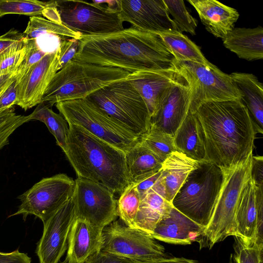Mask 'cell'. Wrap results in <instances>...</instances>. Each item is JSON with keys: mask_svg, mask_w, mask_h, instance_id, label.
I'll list each match as a JSON object with an SVG mask.
<instances>
[{"mask_svg": "<svg viewBox=\"0 0 263 263\" xmlns=\"http://www.w3.org/2000/svg\"><path fill=\"white\" fill-rule=\"evenodd\" d=\"M71 60L132 73L173 67L175 58L158 34L130 27L108 34L82 35Z\"/></svg>", "mask_w": 263, "mask_h": 263, "instance_id": "cell-1", "label": "cell"}, {"mask_svg": "<svg viewBox=\"0 0 263 263\" xmlns=\"http://www.w3.org/2000/svg\"><path fill=\"white\" fill-rule=\"evenodd\" d=\"M192 112L197 119L208 161L225 169L252 154L256 134L241 100L206 102Z\"/></svg>", "mask_w": 263, "mask_h": 263, "instance_id": "cell-2", "label": "cell"}, {"mask_svg": "<svg viewBox=\"0 0 263 263\" xmlns=\"http://www.w3.org/2000/svg\"><path fill=\"white\" fill-rule=\"evenodd\" d=\"M78 177L120 194L129 184L125 152L81 127L69 125L64 152Z\"/></svg>", "mask_w": 263, "mask_h": 263, "instance_id": "cell-3", "label": "cell"}, {"mask_svg": "<svg viewBox=\"0 0 263 263\" xmlns=\"http://www.w3.org/2000/svg\"><path fill=\"white\" fill-rule=\"evenodd\" d=\"M130 73L121 69L71 60L58 71L47 87L42 102L51 107L62 101L85 99Z\"/></svg>", "mask_w": 263, "mask_h": 263, "instance_id": "cell-4", "label": "cell"}, {"mask_svg": "<svg viewBox=\"0 0 263 263\" xmlns=\"http://www.w3.org/2000/svg\"><path fill=\"white\" fill-rule=\"evenodd\" d=\"M222 169L209 161L199 162L173 198L174 208L206 228L223 181Z\"/></svg>", "mask_w": 263, "mask_h": 263, "instance_id": "cell-5", "label": "cell"}, {"mask_svg": "<svg viewBox=\"0 0 263 263\" xmlns=\"http://www.w3.org/2000/svg\"><path fill=\"white\" fill-rule=\"evenodd\" d=\"M251 154L245 161L222 169L223 181L207 227L197 241L211 248L229 236L237 237L235 216L242 191L251 179Z\"/></svg>", "mask_w": 263, "mask_h": 263, "instance_id": "cell-6", "label": "cell"}, {"mask_svg": "<svg viewBox=\"0 0 263 263\" xmlns=\"http://www.w3.org/2000/svg\"><path fill=\"white\" fill-rule=\"evenodd\" d=\"M55 106L68 125L81 127L124 152L138 141V136L87 98L58 102Z\"/></svg>", "mask_w": 263, "mask_h": 263, "instance_id": "cell-7", "label": "cell"}, {"mask_svg": "<svg viewBox=\"0 0 263 263\" xmlns=\"http://www.w3.org/2000/svg\"><path fill=\"white\" fill-rule=\"evenodd\" d=\"M87 98L139 137L151 127V115L144 100L126 79L109 84Z\"/></svg>", "mask_w": 263, "mask_h": 263, "instance_id": "cell-8", "label": "cell"}, {"mask_svg": "<svg viewBox=\"0 0 263 263\" xmlns=\"http://www.w3.org/2000/svg\"><path fill=\"white\" fill-rule=\"evenodd\" d=\"M173 66L189 86L191 112L206 102L241 99V93L230 75L214 65L208 66L175 60Z\"/></svg>", "mask_w": 263, "mask_h": 263, "instance_id": "cell-9", "label": "cell"}, {"mask_svg": "<svg viewBox=\"0 0 263 263\" xmlns=\"http://www.w3.org/2000/svg\"><path fill=\"white\" fill-rule=\"evenodd\" d=\"M100 251L128 259L136 263H152L168 257L164 247L139 229L115 220L102 231Z\"/></svg>", "mask_w": 263, "mask_h": 263, "instance_id": "cell-10", "label": "cell"}, {"mask_svg": "<svg viewBox=\"0 0 263 263\" xmlns=\"http://www.w3.org/2000/svg\"><path fill=\"white\" fill-rule=\"evenodd\" d=\"M55 5L62 24L82 35L105 34L124 29L119 12L95 1H56Z\"/></svg>", "mask_w": 263, "mask_h": 263, "instance_id": "cell-11", "label": "cell"}, {"mask_svg": "<svg viewBox=\"0 0 263 263\" xmlns=\"http://www.w3.org/2000/svg\"><path fill=\"white\" fill-rule=\"evenodd\" d=\"M74 184L65 174L43 178L17 197L21 203L9 217L22 215L25 221L32 215L44 222L72 197Z\"/></svg>", "mask_w": 263, "mask_h": 263, "instance_id": "cell-12", "label": "cell"}, {"mask_svg": "<svg viewBox=\"0 0 263 263\" xmlns=\"http://www.w3.org/2000/svg\"><path fill=\"white\" fill-rule=\"evenodd\" d=\"M72 196L76 218L103 229L118 217V200L103 185L81 178L74 180Z\"/></svg>", "mask_w": 263, "mask_h": 263, "instance_id": "cell-13", "label": "cell"}, {"mask_svg": "<svg viewBox=\"0 0 263 263\" xmlns=\"http://www.w3.org/2000/svg\"><path fill=\"white\" fill-rule=\"evenodd\" d=\"M75 218L71 197L43 222V234L35 250L39 263H59L67 249L69 232Z\"/></svg>", "mask_w": 263, "mask_h": 263, "instance_id": "cell-14", "label": "cell"}, {"mask_svg": "<svg viewBox=\"0 0 263 263\" xmlns=\"http://www.w3.org/2000/svg\"><path fill=\"white\" fill-rule=\"evenodd\" d=\"M117 4L122 21L137 30L157 34L176 31L163 0H118Z\"/></svg>", "mask_w": 263, "mask_h": 263, "instance_id": "cell-15", "label": "cell"}, {"mask_svg": "<svg viewBox=\"0 0 263 263\" xmlns=\"http://www.w3.org/2000/svg\"><path fill=\"white\" fill-rule=\"evenodd\" d=\"M190 91L182 77L160 98L151 117V127L172 136L180 126L190 110Z\"/></svg>", "mask_w": 263, "mask_h": 263, "instance_id": "cell-16", "label": "cell"}, {"mask_svg": "<svg viewBox=\"0 0 263 263\" xmlns=\"http://www.w3.org/2000/svg\"><path fill=\"white\" fill-rule=\"evenodd\" d=\"M58 71L59 60L56 51L48 52L31 67L16 84V105L27 110L42 103L47 87Z\"/></svg>", "mask_w": 263, "mask_h": 263, "instance_id": "cell-17", "label": "cell"}, {"mask_svg": "<svg viewBox=\"0 0 263 263\" xmlns=\"http://www.w3.org/2000/svg\"><path fill=\"white\" fill-rule=\"evenodd\" d=\"M182 76L176 68L137 71L129 73L126 80L144 100L151 116L164 92Z\"/></svg>", "mask_w": 263, "mask_h": 263, "instance_id": "cell-18", "label": "cell"}, {"mask_svg": "<svg viewBox=\"0 0 263 263\" xmlns=\"http://www.w3.org/2000/svg\"><path fill=\"white\" fill-rule=\"evenodd\" d=\"M205 229L172 206L149 235L169 243L187 245L197 241Z\"/></svg>", "mask_w": 263, "mask_h": 263, "instance_id": "cell-19", "label": "cell"}, {"mask_svg": "<svg viewBox=\"0 0 263 263\" xmlns=\"http://www.w3.org/2000/svg\"><path fill=\"white\" fill-rule=\"evenodd\" d=\"M102 231L86 220L76 217L69 232L65 260L69 263H84L99 252Z\"/></svg>", "mask_w": 263, "mask_h": 263, "instance_id": "cell-20", "label": "cell"}, {"mask_svg": "<svg viewBox=\"0 0 263 263\" xmlns=\"http://www.w3.org/2000/svg\"><path fill=\"white\" fill-rule=\"evenodd\" d=\"M199 163L177 151L172 153L163 162L161 175L151 189L172 203L189 174Z\"/></svg>", "mask_w": 263, "mask_h": 263, "instance_id": "cell-21", "label": "cell"}, {"mask_svg": "<svg viewBox=\"0 0 263 263\" xmlns=\"http://www.w3.org/2000/svg\"><path fill=\"white\" fill-rule=\"evenodd\" d=\"M208 31L223 39L234 28L239 14L233 8L216 0H188Z\"/></svg>", "mask_w": 263, "mask_h": 263, "instance_id": "cell-22", "label": "cell"}, {"mask_svg": "<svg viewBox=\"0 0 263 263\" xmlns=\"http://www.w3.org/2000/svg\"><path fill=\"white\" fill-rule=\"evenodd\" d=\"M241 95L256 134L263 133V85L251 73L233 72L230 74Z\"/></svg>", "mask_w": 263, "mask_h": 263, "instance_id": "cell-23", "label": "cell"}, {"mask_svg": "<svg viewBox=\"0 0 263 263\" xmlns=\"http://www.w3.org/2000/svg\"><path fill=\"white\" fill-rule=\"evenodd\" d=\"M237 237L246 246L255 242L257 222L256 186L251 179L241 193L235 216Z\"/></svg>", "mask_w": 263, "mask_h": 263, "instance_id": "cell-24", "label": "cell"}, {"mask_svg": "<svg viewBox=\"0 0 263 263\" xmlns=\"http://www.w3.org/2000/svg\"><path fill=\"white\" fill-rule=\"evenodd\" d=\"M224 46L249 61L263 59V28H234L223 39Z\"/></svg>", "mask_w": 263, "mask_h": 263, "instance_id": "cell-25", "label": "cell"}, {"mask_svg": "<svg viewBox=\"0 0 263 263\" xmlns=\"http://www.w3.org/2000/svg\"><path fill=\"white\" fill-rule=\"evenodd\" d=\"M173 138L177 152L198 162L208 161L197 119L190 110Z\"/></svg>", "mask_w": 263, "mask_h": 263, "instance_id": "cell-26", "label": "cell"}, {"mask_svg": "<svg viewBox=\"0 0 263 263\" xmlns=\"http://www.w3.org/2000/svg\"><path fill=\"white\" fill-rule=\"evenodd\" d=\"M125 154L129 183L143 180L162 168L163 162L139 140Z\"/></svg>", "mask_w": 263, "mask_h": 263, "instance_id": "cell-27", "label": "cell"}, {"mask_svg": "<svg viewBox=\"0 0 263 263\" xmlns=\"http://www.w3.org/2000/svg\"><path fill=\"white\" fill-rule=\"evenodd\" d=\"M172 206L171 203L151 189L141 200L134 228L149 235L156 224L169 213Z\"/></svg>", "mask_w": 263, "mask_h": 263, "instance_id": "cell-28", "label": "cell"}, {"mask_svg": "<svg viewBox=\"0 0 263 263\" xmlns=\"http://www.w3.org/2000/svg\"><path fill=\"white\" fill-rule=\"evenodd\" d=\"M158 34L175 60L190 61L208 66L213 65L203 55L200 48L182 33L168 30Z\"/></svg>", "mask_w": 263, "mask_h": 263, "instance_id": "cell-29", "label": "cell"}, {"mask_svg": "<svg viewBox=\"0 0 263 263\" xmlns=\"http://www.w3.org/2000/svg\"><path fill=\"white\" fill-rule=\"evenodd\" d=\"M9 14H22L30 17L43 15L54 22L60 21L55 1H53L0 0V17Z\"/></svg>", "mask_w": 263, "mask_h": 263, "instance_id": "cell-30", "label": "cell"}, {"mask_svg": "<svg viewBox=\"0 0 263 263\" xmlns=\"http://www.w3.org/2000/svg\"><path fill=\"white\" fill-rule=\"evenodd\" d=\"M29 116L30 121L39 120L46 125L55 138L57 145L65 152L67 147L69 125L64 117L54 112L44 102L38 104Z\"/></svg>", "mask_w": 263, "mask_h": 263, "instance_id": "cell-31", "label": "cell"}, {"mask_svg": "<svg viewBox=\"0 0 263 263\" xmlns=\"http://www.w3.org/2000/svg\"><path fill=\"white\" fill-rule=\"evenodd\" d=\"M27 39H35L41 35L52 34L61 40L76 39L80 40L82 34L74 32L63 24L48 20L41 16L30 17L25 30L23 32Z\"/></svg>", "mask_w": 263, "mask_h": 263, "instance_id": "cell-32", "label": "cell"}, {"mask_svg": "<svg viewBox=\"0 0 263 263\" xmlns=\"http://www.w3.org/2000/svg\"><path fill=\"white\" fill-rule=\"evenodd\" d=\"M139 141L163 162L176 152L173 136L153 127L141 135Z\"/></svg>", "mask_w": 263, "mask_h": 263, "instance_id": "cell-33", "label": "cell"}, {"mask_svg": "<svg viewBox=\"0 0 263 263\" xmlns=\"http://www.w3.org/2000/svg\"><path fill=\"white\" fill-rule=\"evenodd\" d=\"M141 199L134 183H129L118 200V217L126 226L134 228Z\"/></svg>", "mask_w": 263, "mask_h": 263, "instance_id": "cell-34", "label": "cell"}, {"mask_svg": "<svg viewBox=\"0 0 263 263\" xmlns=\"http://www.w3.org/2000/svg\"><path fill=\"white\" fill-rule=\"evenodd\" d=\"M168 14L172 19L176 31L186 32L194 35L197 21L188 11L182 0H163Z\"/></svg>", "mask_w": 263, "mask_h": 263, "instance_id": "cell-35", "label": "cell"}, {"mask_svg": "<svg viewBox=\"0 0 263 263\" xmlns=\"http://www.w3.org/2000/svg\"><path fill=\"white\" fill-rule=\"evenodd\" d=\"M26 52V41H17L0 53V76L15 73Z\"/></svg>", "mask_w": 263, "mask_h": 263, "instance_id": "cell-36", "label": "cell"}, {"mask_svg": "<svg viewBox=\"0 0 263 263\" xmlns=\"http://www.w3.org/2000/svg\"><path fill=\"white\" fill-rule=\"evenodd\" d=\"M25 41L26 54L15 72V78L16 84L25 76L31 67L48 53L41 49L36 39L25 38Z\"/></svg>", "mask_w": 263, "mask_h": 263, "instance_id": "cell-37", "label": "cell"}, {"mask_svg": "<svg viewBox=\"0 0 263 263\" xmlns=\"http://www.w3.org/2000/svg\"><path fill=\"white\" fill-rule=\"evenodd\" d=\"M25 122L24 117L17 115L13 107L0 110V149L8 144L10 135Z\"/></svg>", "mask_w": 263, "mask_h": 263, "instance_id": "cell-38", "label": "cell"}, {"mask_svg": "<svg viewBox=\"0 0 263 263\" xmlns=\"http://www.w3.org/2000/svg\"><path fill=\"white\" fill-rule=\"evenodd\" d=\"M236 238L238 242L235 257L237 263H262V247L255 243L246 246Z\"/></svg>", "mask_w": 263, "mask_h": 263, "instance_id": "cell-39", "label": "cell"}, {"mask_svg": "<svg viewBox=\"0 0 263 263\" xmlns=\"http://www.w3.org/2000/svg\"><path fill=\"white\" fill-rule=\"evenodd\" d=\"M79 40L67 39L62 40L55 50L58 60L59 70L70 61L77 52Z\"/></svg>", "mask_w": 263, "mask_h": 263, "instance_id": "cell-40", "label": "cell"}, {"mask_svg": "<svg viewBox=\"0 0 263 263\" xmlns=\"http://www.w3.org/2000/svg\"><path fill=\"white\" fill-rule=\"evenodd\" d=\"M256 186L257 222L255 243L263 248V185Z\"/></svg>", "mask_w": 263, "mask_h": 263, "instance_id": "cell-41", "label": "cell"}, {"mask_svg": "<svg viewBox=\"0 0 263 263\" xmlns=\"http://www.w3.org/2000/svg\"><path fill=\"white\" fill-rule=\"evenodd\" d=\"M84 263H136L128 259L101 251L96 253Z\"/></svg>", "mask_w": 263, "mask_h": 263, "instance_id": "cell-42", "label": "cell"}, {"mask_svg": "<svg viewBox=\"0 0 263 263\" xmlns=\"http://www.w3.org/2000/svg\"><path fill=\"white\" fill-rule=\"evenodd\" d=\"M17 99V89L15 78L0 97V110L13 107Z\"/></svg>", "mask_w": 263, "mask_h": 263, "instance_id": "cell-43", "label": "cell"}, {"mask_svg": "<svg viewBox=\"0 0 263 263\" xmlns=\"http://www.w3.org/2000/svg\"><path fill=\"white\" fill-rule=\"evenodd\" d=\"M251 180L255 185H263V157L261 156H252Z\"/></svg>", "mask_w": 263, "mask_h": 263, "instance_id": "cell-44", "label": "cell"}, {"mask_svg": "<svg viewBox=\"0 0 263 263\" xmlns=\"http://www.w3.org/2000/svg\"><path fill=\"white\" fill-rule=\"evenodd\" d=\"M0 263H31V258L18 250L8 253L0 252Z\"/></svg>", "mask_w": 263, "mask_h": 263, "instance_id": "cell-45", "label": "cell"}, {"mask_svg": "<svg viewBox=\"0 0 263 263\" xmlns=\"http://www.w3.org/2000/svg\"><path fill=\"white\" fill-rule=\"evenodd\" d=\"M161 173V169L155 174L138 182L134 183L139 194L141 200L143 199L148 192L153 187L158 180Z\"/></svg>", "mask_w": 263, "mask_h": 263, "instance_id": "cell-46", "label": "cell"}, {"mask_svg": "<svg viewBox=\"0 0 263 263\" xmlns=\"http://www.w3.org/2000/svg\"><path fill=\"white\" fill-rule=\"evenodd\" d=\"M24 37L23 33L14 28L0 35V53L16 42L23 39Z\"/></svg>", "mask_w": 263, "mask_h": 263, "instance_id": "cell-47", "label": "cell"}, {"mask_svg": "<svg viewBox=\"0 0 263 263\" xmlns=\"http://www.w3.org/2000/svg\"><path fill=\"white\" fill-rule=\"evenodd\" d=\"M15 73L0 76V97L15 79Z\"/></svg>", "mask_w": 263, "mask_h": 263, "instance_id": "cell-48", "label": "cell"}, {"mask_svg": "<svg viewBox=\"0 0 263 263\" xmlns=\"http://www.w3.org/2000/svg\"><path fill=\"white\" fill-rule=\"evenodd\" d=\"M152 263H198L196 261L183 257H167Z\"/></svg>", "mask_w": 263, "mask_h": 263, "instance_id": "cell-49", "label": "cell"}, {"mask_svg": "<svg viewBox=\"0 0 263 263\" xmlns=\"http://www.w3.org/2000/svg\"><path fill=\"white\" fill-rule=\"evenodd\" d=\"M61 263H69V262H68L67 260H66L65 259L63 261L61 262Z\"/></svg>", "mask_w": 263, "mask_h": 263, "instance_id": "cell-50", "label": "cell"}]
</instances>
